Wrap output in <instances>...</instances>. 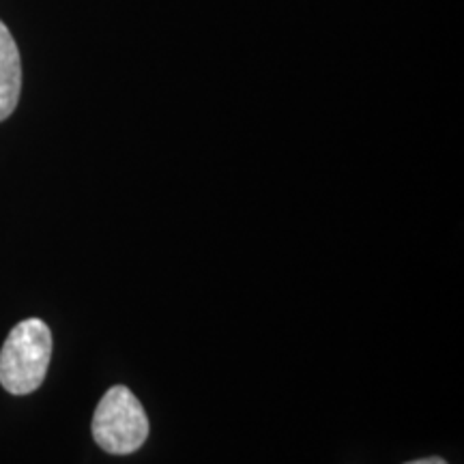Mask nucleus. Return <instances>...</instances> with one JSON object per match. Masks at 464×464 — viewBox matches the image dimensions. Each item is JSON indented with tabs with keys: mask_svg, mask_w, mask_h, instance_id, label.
I'll use <instances>...</instances> for the list:
<instances>
[{
	"mask_svg": "<svg viewBox=\"0 0 464 464\" xmlns=\"http://www.w3.org/2000/svg\"><path fill=\"white\" fill-rule=\"evenodd\" d=\"M52 357V332L42 318H26L11 329L0 351V385L14 396L42 387Z\"/></svg>",
	"mask_w": 464,
	"mask_h": 464,
	"instance_id": "obj_1",
	"label": "nucleus"
},
{
	"mask_svg": "<svg viewBox=\"0 0 464 464\" xmlns=\"http://www.w3.org/2000/svg\"><path fill=\"white\" fill-rule=\"evenodd\" d=\"M406 464H448L443 458L432 456V458H421V460H413V462H406Z\"/></svg>",
	"mask_w": 464,
	"mask_h": 464,
	"instance_id": "obj_4",
	"label": "nucleus"
},
{
	"mask_svg": "<svg viewBox=\"0 0 464 464\" xmlns=\"http://www.w3.org/2000/svg\"><path fill=\"white\" fill-rule=\"evenodd\" d=\"M91 428L95 443L112 456L133 454L149 439V417L125 385H114L103 393Z\"/></svg>",
	"mask_w": 464,
	"mask_h": 464,
	"instance_id": "obj_2",
	"label": "nucleus"
},
{
	"mask_svg": "<svg viewBox=\"0 0 464 464\" xmlns=\"http://www.w3.org/2000/svg\"><path fill=\"white\" fill-rule=\"evenodd\" d=\"M22 92V58L14 34L0 22V121L9 119Z\"/></svg>",
	"mask_w": 464,
	"mask_h": 464,
	"instance_id": "obj_3",
	"label": "nucleus"
}]
</instances>
